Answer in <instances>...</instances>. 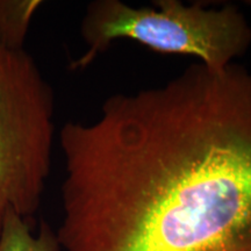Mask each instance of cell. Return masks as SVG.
I'll return each instance as SVG.
<instances>
[{
  "label": "cell",
  "mask_w": 251,
  "mask_h": 251,
  "mask_svg": "<svg viewBox=\"0 0 251 251\" xmlns=\"http://www.w3.org/2000/svg\"><path fill=\"white\" fill-rule=\"evenodd\" d=\"M63 251H251V71L192 64L59 131Z\"/></svg>",
  "instance_id": "1"
},
{
  "label": "cell",
  "mask_w": 251,
  "mask_h": 251,
  "mask_svg": "<svg viewBox=\"0 0 251 251\" xmlns=\"http://www.w3.org/2000/svg\"><path fill=\"white\" fill-rule=\"evenodd\" d=\"M87 47L72 69L90 65L119 39H129L159 54L190 55L214 71H222L251 46V26L236 5L207 8L194 2L158 0L155 6L133 7L119 0L87 6L80 26Z\"/></svg>",
  "instance_id": "2"
},
{
  "label": "cell",
  "mask_w": 251,
  "mask_h": 251,
  "mask_svg": "<svg viewBox=\"0 0 251 251\" xmlns=\"http://www.w3.org/2000/svg\"><path fill=\"white\" fill-rule=\"evenodd\" d=\"M41 5L40 0H0V45L25 49L30 23Z\"/></svg>",
  "instance_id": "5"
},
{
  "label": "cell",
  "mask_w": 251,
  "mask_h": 251,
  "mask_svg": "<svg viewBox=\"0 0 251 251\" xmlns=\"http://www.w3.org/2000/svg\"><path fill=\"white\" fill-rule=\"evenodd\" d=\"M0 251H62L56 237L46 222L39 233H34L29 220L15 212L6 215L0 233Z\"/></svg>",
  "instance_id": "4"
},
{
  "label": "cell",
  "mask_w": 251,
  "mask_h": 251,
  "mask_svg": "<svg viewBox=\"0 0 251 251\" xmlns=\"http://www.w3.org/2000/svg\"><path fill=\"white\" fill-rule=\"evenodd\" d=\"M246 4H247V5H249V6H251V0H248V1H246Z\"/></svg>",
  "instance_id": "6"
},
{
  "label": "cell",
  "mask_w": 251,
  "mask_h": 251,
  "mask_svg": "<svg viewBox=\"0 0 251 251\" xmlns=\"http://www.w3.org/2000/svg\"><path fill=\"white\" fill-rule=\"evenodd\" d=\"M54 93L25 49L0 45V233L6 215L39 211L51 166Z\"/></svg>",
  "instance_id": "3"
}]
</instances>
